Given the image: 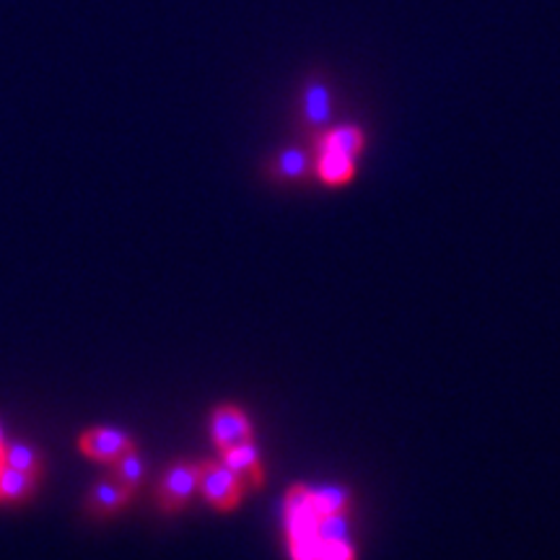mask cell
Returning <instances> with one entry per match:
<instances>
[{"label": "cell", "instance_id": "cell-3", "mask_svg": "<svg viewBox=\"0 0 560 560\" xmlns=\"http://www.w3.org/2000/svg\"><path fill=\"white\" fill-rule=\"evenodd\" d=\"M132 446H136V441H132L130 433L109 429V425H94V429L83 431L79 436V450L83 457L104 462V465H112V462L122 457Z\"/></svg>", "mask_w": 560, "mask_h": 560}, {"label": "cell", "instance_id": "cell-11", "mask_svg": "<svg viewBox=\"0 0 560 560\" xmlns=\"http://www.w3.org/2000/svg\"><path fill=\"white\" fill-rule=\"evenodd\" d=\"M0 462L9 467H16L21 472H30L34 478H42V475H45V462H42L39 452L34 450V446L24 444V441H13V444L5 441Z\"/></svg>", "mask_w": 560, "mask_h": 560}, {"label": "cell", "instance_id": "cell-6", "mask_svg": "<svg viewBox=\"0 0 560 560\" xmlns=\"http://www.w3.org/2000/svg\"><path fill=\"white\" fill-rule=\"evenodd\" d=\"M229 470H234L244 480V486L260 488L265 482V470L260 462V450L255 446V441H242V444L229 446V450H221L219 457Z\"/></svg>", "mask_w": 560, "mask_h": 560}, {"label": "cell", "instance_id": "cell-2", "mask_svg": "<svg viewBox=\"0 0 560 560\" xmlns=\"http://www.w3.org/2000/svg\"><path fill=\"white\" fill-rule=\"evenodd\" d=\"M198 480H200V462H187L177 459L166 467L161 475L159 488H156V501L164 511L177 514L190 503V499L198 493Z\"/></svg>", "mask_w": 560, "mask_h": 560}, {"label": "cell", "instance_id": "cell-12", "mask_svg": "<svg viewBox=\"0 0 560 560\" xmlns=\"http://www.w3.org/2000/svg\"><path fill=\"white\" fill-rule=\"evenodd\" d=\"M112 478L115 480H120L125 488H130V490H138V486L140 482H143V478H145V462H143V457H140L138 454V450L136 446H132V450H128L122 454V457H117L115 462H112Z\"/></svg>", "mask_w": 560, "mask_h": 560}, {"label": "cell", "instance_id": "cell-1", "mask_svg": "<svg viewBox=\"0 0 560 560\" xmlns=\"http://www.w3.org/2000/svg\"><path fill=\"white\" fill-rule=\"evenodd\" d=\"M198 493L206 499L215 511L236 509L247 493V486L234 470H229L221 459L200 462V480Z\"/></svg>", "mask_w": 560, "mask_h": 560}, {"label": "cell", "instance_id": "cell-19", "mask_svg": "<svg viewBox=\"0 0 560 560\" xmlns=\"http://www.w3.org/2000/svg\"><path fill=\"white\" fill-rule=\"evenodd\" d=\"M5 441H9V439H5V431H3V423H0V454H3V446H5Z\"/></svg>", "mask_w": 560, "mask_h": 560}, {"label": "cell", "instance_id": "cell-17", "mask_svg": "<svg viewBox=\"0 0 560 560\" xmlns=\"http://www.w3.org/2000/svg\"><path fill=\"white\" fill-rule=\"evenodd\" d=\"M289 552L293 560H319L322 552V540L319 535H304V537H291L289 540Z\"/></svg>", "mask_w": 560, "mask_h": 560}, {"label": "cell", "instance_id": "cell-10", "mask_svg": "<svg viewBox=\"0 0 560 560\" xmlns=\"http://www.w3.org/2000/svg\"><path fill=\"white\" fill-rule=\"evenodd\" d=\"M363 145H366V138H363V130L355 128V125H340V128L327 130L319 138V151H338L353 159L363 151Z\"/></svg>", "mask_w": 560, "mask_h": 560}, {"label": "cell", "instance_id": "cell-5", "mask_svg": "<svg viewBox=\"0 0 560 560\" xmlns=\"http://www.w3.org/2000/svg\"><path fill=\"white\" fill-rule=\"evenodd\" d=\"M319 514L314 511L312 503V488L306 486H293L285 495V535L291 537H304L317 532Z\"/></svg>", "mask_w": 560, "mask_h": 560}, {"label": "cell", "instance_id": "cell-4", "mask_svg": "<svg viewBox=\"0 0 560 560\" xmlns=\"http://www.w3.org/2000/svg\"><path fill=\"white\" fill-rule=\"evenodd\" d=\"M252 436H255L252 420L236 405H219V408L210 412V439L219 446V452L242 444V441H249Z\"/></svg>", "mask_w": 560, "mask_h": 560}, {"label": "cell", "instance_id": "cell-18", "mask_svg": "<svg viewBox=\"0 0 560 560\" xmlns=\"http://www.w3.org/2000/svg\"><path fill=\"white\" fill-rule=\"evenodd\" d=\"M319 560H355V550L350 540H322Z\"/></svg>", "mask_w": 560, "mask_h": 560}, {"label": "cell", "instance_id": "cell-8", "mask_svg": "<svg viewBox=\"0 0 560 560\" xmlns=\"http://www.w3.org/2000/svg\"><path fill=\"white\" fill-rule=\"evenodd\" d=\"M39 478L0 462V503H24L34 495Z\"/></svg>", "mask_w": 560, "mask_h": 560}, {"label": "cell", "instance_id": "cell-13", "mask_svg": "<svg viewBox=\"0 0 560 560\" xmlns=\"http://www.w3.org/2000/svg\"><path fill=\"white\" fill-rule=\"evenodd\" d=\"M304 109H306V120L312 125H325L330 120L332 112V94L330 89L325 86L322 81H312L310 89H306V100H304Z\"/></svg>", "mask_w": 560, "mask_h": 560}, {"label": "cell", "instance_id": "cell-15", "mask_svg": "<svg viewBox=\"0 0 560 560\" xmlns=\"http://www.w3.org/2000/svg\"><path fill=\"white\" fill-rule=\"evenodd\" d=\"M312 503L319 516L338 514L350 509V493L342 486H322L312 490Z\"/></svg>", "mask_w": 560, "mask_h": 560}, {"label": "cell", "instance_id": "cell-14", "mask_svg": "<svg viewBox=\"0 0 560 560\" xmlns=\"http://www.w3.org/2000/svg\"><path fill=\"white\" fill-rule=\"evenodd\" d=\"M276 172L280 174L283 179H306L312 172V161H310V153L301 151V149H285L278 153L276 159Z\"/></svg>", "mask_w": 560, "mask_h": 560}, {"label": "cell", "instance_id": "cell-7", "mask_svg": "<svg viewBox=\"0 0 560 560\" xmlns=\"http://www.w3.org/2000/svg\"><path fill=\"white\" fill-rule=\"evenodd\" d=\"M132 493H136V490L125 488L120 480H115L109 475V478L96 480L94 486H91L89 495H86V506H89L91 514L102 516V520H104V516L120 514V511L130 503Z\"/></svg>", "mask_w": 560, "mask_h": 560}, {"label": "cell", "instance_id": "cell-16", "mask_svg": "<svg viewBox=\"0 0 560 560\" xmlns=\"http://www.w3.org/2000/svg\"><path fill=\"white\" fill-rule=\"evenodd\" d=\"M317 535H319V540H350L348 511H338V514L319 516Z\"/></svg>", "mask_w": 560, "mask_h": 560}, {"label": "cell", "instance_id": "cell-9", "mask_svg": "<svg viewBox=\"0 0 560 560\" xmlns=\"http://www.w3.org/2000/svg\"><path fill=\"white\" fill-rule=\"evenodd\" d=\"M317 174L322 182H327L332 187L348 185L355 177V159L338 151H319Z\"/></svg>", "mask_w": 560, "mask_h": 560}]
</instances>
